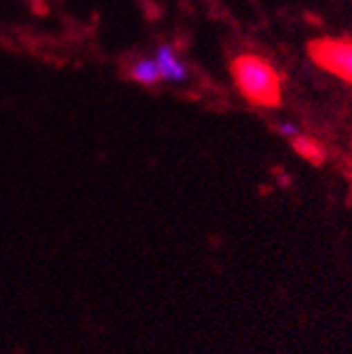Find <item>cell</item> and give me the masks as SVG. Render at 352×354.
Here are the masks:
<instances>
[{"label": "cell", "mask_w": 352, "mask_h": 354, "mask_svg": "<svg viewBox=\"0 0 352 354\" xmlns=\"http://www.w3.org/2000/svg\"><path fill=\"white\" fill-rule=\"evenodd\" d=\"M232 76L239 91L257 106L275 108L281 104V76L257 55H239L232 62Z\"/></svg>", "instance_id": "1"}, {"label": "cell", "mask_w": 352, "mask_h": 354, "mask_svg": "<svg viewBox=\"0 0 352 354\" xmlns=\"http://www.w3.org/2000/svg\"><path fill=\"white\" fill-rule=\"evenodd\" d=\"M311 57L331 74L352 84V42L350 40H331L321 38L308 44Z\"/></svg>", "instance_id": "2"}, {"label": "cell", "mask_w": 352, "mask_h": 354, "mask_svg": "<svg viewBox=\"0 0 352 354\" xmlns=\"http://www.w3.org/2000/svg\"><path fill=\"white\" fill-rule=\"evenodd\" d=\"M156 66L160 72V78L171 80V82H180L186 78V66L175 57L171 47H160L156 55Z\"/></svg>", "instance_id": "3"}, {"label": "cell", "mask_w": 352, "mask_h": 354, "mask_svg": "<svg viewBox=\"0 0 352 354\" xmlns=\"http://www.w3.org/2000/svg\"><path fill=\"white\" fill-rule=\"evenodd\" d=\"M293 148L299 156H304L306 160H311L313 165H321L325 160V150L319 142H315L313 138L306 136H297L293 140Z\"/></svg>", "instance_id": "4"}, {"label": "cell", "mask_w": 352, "mask_h": 354, "mask_svg": "<svg viewBox=\"0 0 352 354\" xmlns=\"http://www.w3.org/2000/svg\"><path fill=\"white\" fill-rule=\"evenodd\" d=\"M131 74H133V78L142 84H156L160 78L158 66L152 59H140L133 68H131Z\"/></svg>", "instance_id": "5"}, {"label": "cell", "mask_w": 352, "mask_h": 354, "mask_svg": "<svg viewBox=\"0 0 352 354\" xmlns=\"http://www.w3.org/2000/svg\"><path fill=\"white\" fill-rule=\"evenodd\" d=\"M281 133H285V136H295L297 129H295L293 124H283V127H281Z\"/></svg>", "instance_id": "6"}]
</instances>
